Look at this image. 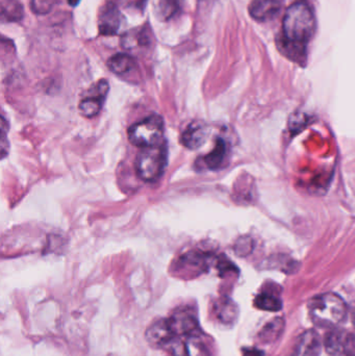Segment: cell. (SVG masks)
I'll return each instance as SVG.
<instances>
[{"mask_svg":"<svg viewBox=\"0 0 355 356\" xmlns=\"http://www.w3.org/2000/svg\"><path fill=\"white\" fill-rule=\"evenodd\" d=\"M229 156V146L222 138H217L215 146L210 154L201 158V165L210 170L222 168Z\"/></svg>","mask_w":355,"mask_h":356,"instance_id":"12","label":"cell"},{"mask_svg":"<svg viewBox=\"0 0 355 356\" xmlns=\"http://www.w3.org/2000/svg\"><path fill=\"white\" fill-rule=\"evenodd\" d=\"M279 48L287 58H291L294 62L302 63V64L304 60H306V45L293 43L289 40L283 39Z\"/></svg>","mask_w":355,"mask_h":356,"instance_id":"23","label":"cell"},{"mask_svg":"<svg viewBox=\"0 0 355 356\" xmlns=\"http://www.w3.org/2000/svg\"><path fill=\"white\" fill-rule=\"evenodd\" d=\"M324 347L331 356H355V334L343 328H333L325 336Z\"/></svg>","mask_w":355,"mask_h":356,"instance_id":"6","label":"cell"},{"mask_svg":"<svg viewBox=\"0 0 355 356\" xmlns=\"http://www.w3.org/2000/svg\"><path fill=\"white\" fill-rule=\"evenodd\" d=\"M150 33L144 27L133 29L124 35L122 39L123 48L127 50H137L138 48H146L150 45Z\"/></svg>","mask_w":355,"mask_h":356,"instance_id":"16","label":"cell"},{"mask_svg":"<svg viewBox=\"0 0 355 356\" xmlns=\"http://www.w3.org/2000/svg\"><path fill=\"white\" fill-rule=\"evenodd\" d=\"M81 0H68V3L70 4L71 6H76L77 4L79 3Z\"/></svg>","mask_w":355,"mask_h":356,"instance_id":"27","label":"cell"},{"mask_svg":"<svg viewBox=\"0 0 355 356\" xmlns=\"http://www.w3.org/2000/svg\"><path fill=\"white\" fill-rule=\"evenodd\" d=\"M168 161L166 141L151 147L142 148L135 159V170L140 178L152 182L164 175Z\"/></svg>","mask_w":355,"mask_h":356,"instance_id":"3","label":"cell"},{"mask_svg":"<svg viewBox=\"0 0 355 356\" xmlns=\"http://www.w3.org/2000/svg\"><path fill=\"white\" fill-rule=\"evenodd\" d=\"M146 340L156 348H165L174 341L166 318L158 320L146 330Z\"/></svg>","mask_w":355,"mask_h":356,"instance_id":"11","label":"cell"},{"mask_svg":"<svg viewBox=\"0 0 355 356\" xmlns=\"http://www.w3.org/2000/svg\"><path fill=\"white\" fill-rule=\"evenodd\" d=\"M254 305L263 311L279 312L283 307V302L281 297L273 291H263L254 299Z\"/></svg>","mask_w":355,"mask_h":356,"instance_id":"18","label":"cell"},{"mask_svg":"<svg viewBox=\"0 0 355 356\" xmlns=\"http://www.w3.org/2000/svg\"><path fill=\"white\" fill-rule=\"evenodd\" d=\"M108 66L112 72L118 75H124L133 70L135 63L129 54H117L108 60Z\"/></svg>","mask_w":355,"mask_h":356,"instance_id":"21","label":"cell"},{"mask_svg":"<svg viewBox=\"0 0 355 356\" xmlns=\"http://www.w3.org/2000/svg\"><path fill=\"white\" fill-rule=\"evenodd\" d=\"M2 22H18L23 18V6L18 0H0Z\"/></svg>","mask_w":355,"mask_h":356,"instance_id":"19","label":"cell"},{"mask_svg":"<svg viewBox=\"0 0 355 356\" xmlns=\"http://www.w3.org/2000/svg\"><path fill=\"white\" fill-rule=\"evenodd\" d=\"M242 356H263V353L258 349L247 348L243 349V355Z\"/></svg>","mask_w":355,"mask_h":356,"instance_id":"26","label":"cell"},{"mask_svg":"<svg viewBox=\"0 0 355 356\" xmlns=\"http://www.w3.org/2000/svg\"><path fill=\"white\" fill-rule=\"evenodd\" d=\"M283 328H285V321L281 318H275L272 321L268 322L261 330L258 338H260L261 342L270 344L281 337Z\"/></svg>","mask_w":355,"mask_h":356,"instance_id":"20","label":"cell"},{"mask_svg":"<svg viewBox=\"0 0 355 356\" xmlns=\"http://www.w3.org/2000/svg\"><path fill=\"white\" fill-rule=\"evenodd\" d=\"M166 319L174 340L183 337L201 334L197 314L192 307H179Z\"/></svg>","mask_w":355,"mask_h":356,"instance_id":"5","label":"cell"},{"mask_svg":"<svg viewBox=\"0 0 355 356\" xmlns=\"http://www.w3.org/2000/svg\"><path fill=\"white\" fill-rule=\"evenodd\" d=\"M281 10L279 0H252L249 13L252 18L258 21H268L275 18Z\"/></svg>","mask_w":355,"mask_h":356,"instance_id":"13","label":"cell"},{"mask_svg":"<svg viewBox=\"0 0 355 356\" xmlns=\"http://www.w3.org/2000/svg\"><path fill=\"white\" fill-rule=\"evenodd\" d=\"M352 322H354V325L355 327V305L352 307Z\"/></svg>","mask_w":355,"mask_h":356,"instance_id":"28","label":"cell"},{"mask_svg":"<svg viewBox=\"0 0 355 356\" xmlns=\"http://www.w3.org/2000/svg\"><path fill=\"white\" fill-rule=\"evenodd\" d=\"M165 123L160 115H150L143 120L131 125L129 129V140L137 147L147 148L164 142Z\"/></svg>","mask_w":355,"mask_h":356,"instance_id":"4","label":"cell"},{"mask_svg":"<svg viewBox=\"0 0 355 356\" xmlns=\"http://www.w3.org/2000/svg\"><path fill=\"white\" fill-rule=\"evenodd\" d=\"M147 0H116L115 3L121 4L127 8H138V10H143L145 8Z\"/></svg>","mask_w":355,"mask_h":356,"instance_id":"25","label":"cell"},{"mask_svg":"<svg viewBox=\"0 0 355 356\" xmlns=\"http://www.w3.org/2000/svg\"><path fill=\"white\" fill-rule=\"evenodd\" d=\"M308 307L311 319L319 327L337 328L347 316L346 303L335 293H325L313 297Z\"/></svg>","mask_w":355,"mask_h":356,"instance_id":"1","label":"cell"},{"mask_svg":"<svg viewBox=\"0 0 355 356\" xmlns=\"http://www.w3.org/2000/svg\"><path fill=\"white\" fill-rule=\"evenodd\" d=\"M110 86L106 79H101L90 90L85 98L79 102V112L85 118H93L101 111L106 102Z\"/></svg>","mask_w":355,"mask_h":356,"instance_id":"7","label":"cell"},{"mask_svg":"<svg viewBox=\"0 0 355 356\" xmlns=\"http://www.w3.org/2000/svg\"><path fill=\"white\" fill-rule=\"evenodd\" d=\"M214 309L217 319L226 325L235 323L239 315L237 305L229 298H220L217 300Z\"/></svg>","mask_w":355,"mask_h":356,"instance_id":"14","label":"cell"},{"mask_svg":"<svg viewBox=\"0 0 355 356\" xmlns=\"http://www.w3.org/2000/svg\"><path fill=\"white\" fill-rule=\"evenodd\" d=\"M169 347L173 356H210L200 334L175 339Z\"/></svg>","mask_w":355,"mask_h":356,"instance_id":"8","label":"cell"},{"mask_svg":"<svg viewBox=\"0 0 355 356\" xmlns=\"http://www.w3.org/2000/svg\"><path fill=\"white\" fill-rule=\"evenodd\" d=\"M183 4V0H156L154 10L156 17L163 21L170 20L181 12Z\"/></svg>","mask_w":355,"mask_h":356,"instance_id":"17","label":"cell"},{"mask_svg":"<svg viewBox=\"0 0 355 356\" xmlns=\"http://www.w3.org/2000/svg\"><path fill=\"white\" fill-rule=\"evenodd\" d=\"M321 347L322 342L318 332L308 330L298 337L291 356H319L321 353Z\"/></svg>","mask_w":355,"mask_h":356,"instance_id":"10","label":"cell"},{"mask_svg":"<svg viewBox=\"0 0 355 356\" xmlns=\"http://www.w3.org/2000/svg\"><path fill=\"white\" fill-rule=\"evenodd\" d=\"M122 14L114 1L108 2L102 6L98 21L99 33L104 35H115L119 33L123 25Z\"/></svg>","mask_w":355,"mask_h":356,"instance_id":"9","label":"cell"},{"mask_svg":"<svg viewBox=\"0 0 355 356\" xmlns=\"http://www.w3.org/2000/svg\"><path fill=\"white\" fill-rule=\"evenodd\" d=\"M56 0H31V10L37 15H46L52 10Z\"/></svg>","mask_w":355,"mask_h":356,"instance_id":"24","label":"cell"},{"mask_svg":"<svg viewBox=\"0 0 355 356\" xmlns=\"http://www.w3.org/2000/svg\"><path fill=\"white\" fill-rule=\"evenodd\" d=\"M283 29L285 39L306 45L315 31V18L311 8L302 2L290 6L283 17Z\"/></svg>","mask_w":355,"mask_h":356,"instance_id":"2","label":"cell"},{"mask_svg":"<svg viewBox=\"0 0 355 356\" xmlns=\"http://www.w3.org/2000/svg\"><path fill=\"white\" fill-rule=\"evenodd\" d=\"M181 265L192 267V271H197L198 273L206 271L208 268V257L199 252H189L181 257Z\"/></svg>","mask_w":355,"mask_h":356,"instance_id":"22","label":"cell"},{"mask_svg":"<svg viewBox=\"0 0 355 356\" xmlns=\"http://www.w3.org/2000/svg\"><path fill=\"white\" fill-rule=\"evenodd\" d=\"M206 131L200 123H191L181 136V143L189 149H197L206 142Z\"/></svg>","mask_w":355,"mask_h":356,"instance_id":"15","label":"cell"}]
</instances>
